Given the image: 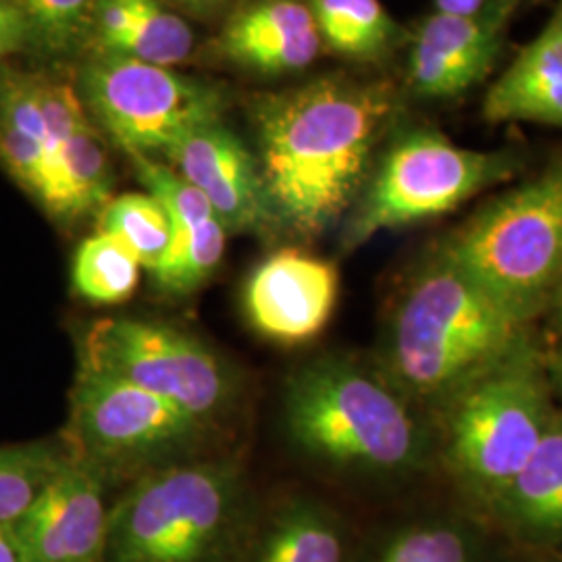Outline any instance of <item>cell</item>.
<instances>
[{"label":"cell","mask_w":562,"mask_h":562,"mask_svg":"<svg viewBox=\"0 0 562 562\" xmlns=\"http://www.w3.org/2000/svg\"><path fill=\"white\" fill-rule=\"evenodd\" d=\"M394 104L392 86L344 78L261 101L257 159L276 225L308 240L355 206Z\"/></svg>","instance_id":"1"},{"label":"cell","mask_w":562,"mask_h":562,"mask_svg":"<svg viewBox=\"0 0 562 562\" xmlns=\"http://www.w3.org/2000/svg\"><path fill=\"white\" fill-rule=\"evenodd\" d=\"M525 317L440 255L404 288L383 336V378L402 396L452 394L522 344Z\"/></svg>","instance_id":"2"},{"label":"cell","mask_w":562,"mask_h":562,"mask_svg":"<svg viewBox=\"0 0 562 562\" xmlns=\"http://www.w3.org/2000/svg\"><path fill=\"white\" fill-rule=\"evenodd\" d=\"M244 533L238 462H171L138 475L113 503L102 562H236Z\"/></svg>","instance_id":"3"},{"label":"cell","mask_w":562,"mask_h":562,"mask_svg":"<svg viewBox=\"0 0 562 562\" xmlns=\"http://www.w3.org/2000/svg\"><path fill=\"white\" fill-rule=\"evenodd\" d=\"M283 417L302 452L334 467L401 475L422 459V427L404 396L348 359L301 367L285 385Z\"/></svg>","instance_id":"4"},{"label":"cell","mask_w":562,"mask_h":562,"mask_svg":"<svg viewBox=\"0 0 562 562\" xmlns=\"http://www.w3.org/2000/svg\"><path fill=\"white\" fill-rule=\"evenodd\" d=\"M440 257L533 317L562 288V161L483 204Z\"/></svg>","instance_id":"5"},{"label":"cell","mask_w":562,"mask_h":562,"mask_svg":"<svg viewBox=\"0 0 562 562\" xmlns=\"http://www.w3.org/2000/svg\"><path fill=\"white\" fill-rule=\"evenodd\" d=\"M450 396L448 461L464 485L496 503L554 419L542 369L521 344Z\"/></svg>","instance_id":"6"},{"label":"cell","mask_w":562,"mask_h":562,"mask_svg":"<svg viewBox=\"0 0 562 562\" xmlns=\"http://www.w3.org/2000/svg\"><path fill=\"white\" fill-rule=\"evenodd\" d=\"M521 161L510 150L464 148L431 130L402 136L355 202L344 248L373 236L442 217L483 190L510 180Z\"/></svg>","instance_id":"7"},{"label":"cell","mask_w":562,"mask_h":562,"mask_svg":"<svg viewBox=\"0 0 562 562\" xmlns=\"http://www.w3.org/2000/svg\"><path fill=\"white\" fill-rule=\"evenodd\" d=\"M80 364L142 387L209 429L238 401L236 373L204 341L144 317H104L80 344Z\"/></svg>","instance_id":"8"},{"label":"cell","mask_w":562,"mask_h":562,"mask_svg":"<svg viewBox=\"0 0 562 562\" xmlns=\"http://www.w3.org/2000/svg\"><path fill=\"white\" fill-rule=\"evenodd\" d=\"M209 427L159 396L113 375L78 364L69 394L67 443L113 477H136L171 462L188 461Z\"/></svg>","instance_id":"9"},{"label":"cell","mask_w":562,"mask_h":562,"mask_svg":"<svg viewBox=\"0 0 562 562\" xmlns=\"http://www.w3.org/2000/svg\"><path fill=\"white\" fill-rule=\"evenodd\" d=\"M80 97L102 132L130 153L165 155L188 132L222 120V92L144 60L99 55L88 60Z\"/></svg>","instance_id":"10"},{"label":"cell","mask_w":562,"mask_h":562,"mask_svg":"<svg viewBox=\"0 0 562 562\" xmlns=\"http://www.w3.org/2000/svg\"><path fill=\"white\" fill-rule=\"evenodd\" d=\"M340 276L334 262L299 248L262 259L241 292L246 322L265 340L296 346L315 340L336 311Z\"/></svg>","instance_id":"11"},{"label":"cell","mask_w":562,"mask_h":562,"mask_svg":"<svg viewBox=\"0 0 562 562\" xmlns=\"http://www.w3.org/2000/svg\"><path fill=\"white\" fill-rule=\"evenodd\" d=\"M111 480L109 471L74 452L15 525L27 561L102 562Z\"/></svg>","instance_id":"12"},{"label":"cell","mask_w":562,"mask_h":562,"mask_svg":"<svg viewBox=\"0 0 562 562\" xmlns=\"http://www.w3.org/2000/svg\"><path fill=\"white\" fill-rule=\"evenodd\" d=\"M165 159L201 192L227 234H261L276 225L257 155L222 120L181 136Z\"/></svg>","instance_id":"13"},{"label":"cell","mask_w":562,"mask_h":562,"mask_svg":"<svg viewBox=\"0 0 562 562\" xmlns=\"http://www.w3.org/2000/svg\"><path fill=\"white\" fill-rule=\"evenodd\" d=\"M515 2L482 15L434 13L417 27L408 53V86L429 101H450L482 83L501 57Z\"/></svg>","instance_id":"14"},{"label":"cell","mask_w":562,"mask_h":562,"mask_svg":"<svg viewBox=\"0 0 562 562\" xmlns=\"http://www.w3.org/2000/svg\"><path fill=\"white\" fill-rule=\"evenodd\" d=\"M322 44L313 9L302 0H257L227 21L220 38L227 59L269 76L306 69Z\"/></svg>","instance_id":"15"},{"label":"cell","mask_w":562,"mask_h":562,"mask_svg":"<svg viewBox=\"0 0 562 562\" xmlns=\"http://www.w3.org/2000/svg\"><path fill=\"white\" fill-rule=\"evenodd\" d=\"M492 123H542L562 127V0L542 32L492 83L483 99Z\"/></svg>","instance_id":"16"},{"label":"cell","mask_w":562,"mask_h":562,"mask_svg":"<svg viewBox=\"0 0 562 562\" xmlns=\"http://www.w3.org/2000/svg\"><path fill=\"white\" fill-rule=\"evenodd\" d=\"M99 55L173 67L194 50L192 27L159 0H99L90 42Z\"/></svg>","instance_id":"17"},{"label":"cell","mask_w":562,"mask_h":562,"mask_svg":"<svg viewBox=\"0 0 562 562\" xmlns=\"http://www.w3.org/2000/svg\"><path fill=\"white\" fill-rule=\"evenodd\" d=\"M508 525L533 542L562 540V415L496 501Z\"/></svg>","instance_id":"18"},{"label":"cell","mask_w":562,"mask_h":562,"mask_svg":"<svg viewBox=\"0 0 562 562\" xmlns=\"http://www.w3.org/2000/svg\"><path fill=\"white\" fill-rule=\"evenodd\" d=\"M48 153L55 171V209L50 217L74 223L101 213L111 201L113 178L106 146L90 115L86 113Z\"/></svg>","instance_id":"19"},{"label":"cell","mask_w":562,"mask_h":562,"mask_svg":"<svg viewBox=\"0 0 562 562\" xmlns=\"http://www.w3.org/2000/svg\"><path fill=\"white\" fill-rule=\"evenodd\" d=\"M248 562H344L340 527L317 504H288L267 522Z\"/></svg>","instance_id":"20"},{"label":"cell","mask_w":562,"mask_h":562,"mask_svg":"<svg viewBox=\"0 0 562 562\" xmlns=\"http://www.w3.org/2000/svg\"><path fill=\"white\" fill-rule=\"evenodd\" d=\"M142 262L106 232H97L78 246L71 262V285L81 301L111 306L130 301L140 283Z\"/></svg>","instance_id":"21"},{"label":"cell","mask_w":562,"mask_h":562,"mask_svg":"<svg viewBox=\"0 0 562 562\" xmlns=\"http://www.w3.org/2000/svg\"><path fill=\"white\" fill-rule=\"evenodd\" d=\"M311 9L323 44L344 57H380L396 36L382 0H313Z\"/></svg>","instance_id":"22"},{"label":"cell","mask_w":562,"mask_h":562,"mask_svg":"<svg viewBox=\"0 0 562 562\" xmlns=\"http://www.w3.org/2000/svg\"><path fill=\"white\" fill-rule=\"evenodd\" d=\"M69 443L30 442L0 448V525L15 527L71 459Z\"/></svg>","instance_id":"23"},{"label":"cell","mask_w":562,"mask_h":562,"mask_svg":"<svg viewBox=\"0 0 562 562\" xmlns=\"http://www.w3.org/2000/svg\"><path fill=\"white\" fill-rule=\"evenodd\" d=\"M227 229L217 220L173 227V238L161 261L148 273L167 296H190L217 271L225 255Z\"/></svg>","instance_id":"24"},{"label":"cell","mask_w":562,"mask_h":562,"mask_svg":"<svg viewBox=\"0 0 562 562\" xmlns=\"http://www.w3.org/2000/svg\"><path fill=\"white\" fill-rule=\"evenodd\" d=\"M99 229L123 241L150 271L161 261L173 238V223L148 192H125L104 204Z\"/></svg>","instance_id":"25"},{"label":"cell","mask_w":562,"mask_h":562,"mask_svg":"<svg viewBox=\"0 0 562 562\" xmlns=\"http://www.w3.org/2000/svg\"><path fill=\"white\" fill-rule=\"evenodd\" d=\"M99 0H20L30 25V46L48 57H67L90 42Z\"/></svg>","instance_id":"26"},{"label":"cell","mask_w":562,"mask_h":562,"mask_svg":"<svg viewBox=\"0 0 562 562\" xmlns=\"http://www.w3.org/2000/svg\"><path fill=\"white\" fill-rule=\"evenodd\" d=\"M127 157L132 159L134 171L146 192L161 202L173 227H194L217 220L206 199L190 181L183 180L173 167L140 153H130Z\"/></svg>","instance_id":"27"},{"label":"cell","mask_w":562,"mask_h":562,"mask_svg":"<svg viewBox=\"0 0 562 562\" xmlns=\"http://www.w3.org/2000/svg\"><path fill=\"white\" fill-rule=\"evenodd\" d=\"M0 165L50 215L55 209V171L46 142L21 134L0 121Z\"/></svg>","instance_id":"28"},{"label":"cell","mask_w":562,"mask_h":562,"mask_svg":"<svg viewBox=\"0 0 562 562\" xmlns=\"http://www.w3.org/2000/svg\"><path fill=\"white\" fill-rule=\"evenodd\" d=\"M378 562H471V548L450 525H419L398 533Z\"/></svg>","instance_id":"29"},{"label":"cell","mask_w":562,"mask_h":562,"mask_svg":"<svg viewBox=\"0 0 562 562\" xmlns=\"http://www.w3.org/2000/svg\"><path fill=\"white\" fill-rule=\"evenodd\" d=\"M30 46V25L20 0H0V59Z\"/></svg>","instance_id":"30"},{"label":"cell","mask_w":562,"mask_h":562,"mask_svg":"<svg viewBox=\"0 0 562 562\" xmlns=\"http://www.w3.org/2000/svg\"><path fill=\"white\" fill-rule=\"evenodd\" d=\"M434 2H436V13L473 18V15H482L494 7L517 2V0H434Z\"/></svg>","instance_id":"31"},{"label":"cell","mask_w":562,"mask_h":562,"mask_svg":"<svg viewBox=\"0 0 562 562\" xmlns=\"http://www.w3.org/2000/svg\"><path fill=\"white\" fill-rule=\"evenodd\" d=\"M0 562H30L15 527L0 525Z\"/></svg>","instance_id":"32"},{"label":"cell","mask_w":562,"mask_h":562,"mask_svg":"<svg viewBox=\"0 0 562 562\" xmlns=\"http://www.w3.org/2000/svg\"><path fill=\"white\" fill-rule=\"evenodd\" d=\"M173 4H178L181 9L190 11V13H199V15H209L215 13L217 9H222L227 0H169Z\"/></svg>","instance_id":"33"},{"label":"cell","mask_w":562,"mask_h":562,"mask_svg":"<svg viewBox=\"0 0 562 562\" xmlns=\"http://www.w3.org/2000/svg\"><path fill=\"white\" fill-rule=\"evenodd\" d=\"M554 302H557V319H559V323L562 325V288L561 292L557 294V299H554Z\"/></svg>","instance_id":"34"},{"label":"cell","mask_w":562,"mask_h":562,"mask_svg":"<svg viewBox=\"0 0 562 562\" xmlns=\"http://www.w3.org/2000/svg\"><path fill=\"white\" fill-rule=\"evenodd\" d=\"M557 380H559V385H561V392H562V355H561V361H559V364H557Z\"/></svg>","instance_id":"35"}]
</instances>
